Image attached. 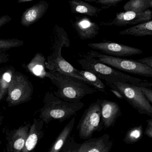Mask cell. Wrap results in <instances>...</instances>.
Masks as SVG:
<instances>
[{
    "label": "cell",
    "instance_id": "obj_1",
    "mask_svg": "<svg viewBox=\"0 0 152 152\" xmlns=\"http://www.w3.org/2000/svg\"><path fill=\"white\" fill-rule=\"evenodd\" d=\"M46 77L57 87V90L54 91V95L67 102L78 103L85 96L97 91L79 79L54 71L47 72Z\"/></svg>",
    "mask_w": 152,
    "mask_h": 152
},
{
    "label": "cell",
    "instance_id": "obj_2",
    "mask_svg": "<svg viewBox=\"0 0 152 152\" xmlns=\"http://www.w3.org/2000/svg\"><path fill=\"white\" fill-rule=\"evenodd\" d=\"M55 31L56 35L52 48L53 52L51 55L48 56L45 62L46 68L49 71H54L77 78L88 85L92 86L91 83L79 74V70L74 67L62 56V48H68L70 46V39L66 31L57 25L55 26Z\"/></svg>",
    "mask_w": 152,
    "mask_h": 152
},
{
    "label": "cell",
    "instance_id": "obj_3",
    "mask_svg": "<svg viewBox=\"0 0 152 152\" xmlns=\"http://www.w3.org/2000/svg\"><path fill=\"white\" fill-rule=\"evenodd\" d=\"M44 105L40 109L39 118L45 124L53 120L60 123L68 120L84 107L83 102L71 103L64 101L48 91L44 96Z\"/></svg>",
    "mask_w": 152,
    "mask_h": 152
},
{
    "label": "cell",
    "instance_id": "obj_4",
    "mask_svg": "<svg viewBox=\"0 0 152 152\" xmlns=\"http://www.w3.org/2000/svg\"><path fill=\"white\" fill-rule=\"evenodd\" d=\"M78 62L83 70L93 73L100 80L105 81L107 84L117 82L136 84L145 80L124 73L100 62L88 54L83 58L78 60Z\"/></svg>",
    "mask_w": 152,
    "mask_h": 152
},
{
    "label": "cell",
    "instance_id": "obj_5",
    "mask_svg": "<svg viewBox=\"0 0 152 152\" xmlns=\"http://www.w3.org/2000/svg\"><path fill=\"white\" fill-rule=\"evenodd\" d=\"M87 54L119 71L145 77H152V68L136 60L108 56L93 50Z\"/></svg>",
    "mask_w": 152,
    "mask_h": 152
},
{
    "label": "cell",
    "instance_id": "obj_6",
    "mask_svg": "<svg viewBox=\"0 0 152 152\" xmlns=\"http://www.w3.org/2000/svg\"><path fill=\"white\" fill-rule=\"evenodd\" d=\"M107 84L111 88L119 91L123 96L124 99L140 114L152 116V104L143 95L139 86L135 83L126 82Z\"/></svg>",
    "mask_w": 152,
    "mask_h": 152
},
{
    "label": "cell",
    "instance_id": "obj_7",
    "mask_svg": "<svg viewBox=\"0 0 152 152\" xmlns=\"http://www.w3.org/2000/svg\"><path fill=\"white\" fill-rule=\"evenodd\" d=\"M34 88L26 76L15 71L8 89L6 101L9 107L18 105L32 99Z\"/></svg>",
    "mask_w": 152,
    "mask_h": 152
},
{
    "label": "cell",
    "instance_id": "obj_8",
    "mask_svg": "<svg viewBox=\"0 0 152 152\" xmlns=\"http://www.w3.org/2000/svg\"><path fill=\"white\" fill-rule=\"evenodd\" d=\"M101 99L91 104L85 110L77 126L80 139L91 137L94 132L101 131L103 125L101 115Z\"/></svg>",
    "mask_w": 152,
    "mask_h": 152
},
{
    "label": "cell",
    "instance_id": "obj_9",
    "mask_svg": "<svg viewBox=\"0 0 152 152\" xmlns=\"http://www.w3.org/2000/svg\"><path fill=\"white\" fill-rule=\"evenodd\" d=\"M82 143L75 140L74 136H70L60 150L61 152H109L113 143L108 134L97 138H89Z\"/></svg>",
    "mask_w": 152,
    "mask_h": 152
},
{
    "label": "cell",
    "instance_id": "obj_10",
    "mask_svg": "<svg viewBox=\"0 0 152 152\" xmlns=\"http://www.w3.org/2000/svg\"><path fill=\"white\" fill-rule=\"evenodd\" d=\"M88 46L93 49L101 51L103 54L113 56L127 57L140 55L141 50L113 42L91 43Z\"/></svg>",
    "mask_w": 152,
    "mask_h": 152
},
{
    "label": "cell",
    "instance_id": "obj_11",
    "mask_svg": "<svg viewBox=\"0 0 152 152\" xmlns=\"http://www.w3.org/2000/svg\"><path fill=\"white\" fill-rule=\"evenodd\" d=\"M31 125V124L29 123L25 125H22L17 129L6 132L7 152H22Z\"/></svg>",
    "mask_w": 152,
    "mask_h": 152
},
{
    "label": "cell",
    "instance_id": "obj_12",
    "mask_svg": "<svg viewBox=\"0 0 152 152\" xmlns=\"http://www.w3.org/2000/svg\"><path fill=\"white\" fill-rule=\"evenodd\" d=\"M101 115L103 127L108 129L115 124L117 118L121 115V107L115 101L101 99Z\"/></svg>",
    "mask_w": 152,
    "mask_h": 152
},
{
    "label": "cell",
    "instance_id": "obj_13",
    "mask_svg": "<svg viewBox=\"0 0 152 152\" xmlns=\"http://www.w3.org/2000/svg\"><path fill=\"white\" fill-rule=\"evenodd\" d=\"M73 27L79 38L82 40L93 39L99 33V26L87 17H76Z\"/></svg>",
    "mask_w": 152,
    "mask_h": 152
},
{
    "label": "cell",
    "instance_id": "obj_14",
    "mask_svg": "<svg viewBox=\"0 0 152 152\" xmlns=\"http://www.w3.org/2000/svg\"><path fill=\"white\" fill-rule=\"evenodd\" d=\"M48 7V3L44 0H42L27 9L21 16V23L22 25L28 27L36 23L44 16Z\"/></svg>",
    "mask_w": 152,
    "mask_h": 152
},
{
    "label": "cell",
    "instance_id": "obj_15",
    "mask_svg": "<svg viewBox=\"0 0 152 152\" xmlns=\"http://www.w3.org/2000/svg\"><path fill=\"white\" fill-rule=\"evenodd\" d=\"M44 122L41 119H34L22 152H30L36 147L39 141L44 136Z\"/></svg>",
    "mask_w": 152,
    "mask_h": 152
},
{
    "label": "cell",
    "instance_id": "obj_16",
    "mask_svg": "<svg viewBox=\"0 0 152 152\" xmlns=\"http://www.w3.org/2000/svg\"><path fill=\"white\" fill-rule=\"evenodd\" d=\"M46 61L45 56L42 53H38L25 67L32 74L43 79L46 77L47 73L45 70Z\"/></svg>",
    "mask_w": 152,
    "mask_h": 152
},
{
    "label": "cell",
    "instance_id": "obj_17",
    "mask_svg": "<svg viewBox=\"0 0 152 152\" xmlns=\"http://www.w3.org/2000/svg\"><path fill=\"white\" fill-rule=\"evenodd\" d=\"M75 115L64 127L49 149V152H59L64 144L71 136L75 124Z\"/></svg>",
    "mask_w": 152,
    "mask_h": 152
},
{
    "label": "cell",
    "instance_id": "obj_18",
    "mask_svg": "<svg viewBox=\"0 0 152 152\" xmlns=\"http://www.w3.org/2000/svg\"><path fill=\"white\" fill-rule=\"evenodd\" d=\"M69 6L71 12L91 17L96 16L100 11L96 7H94L82 0H70Z\"/></svg>",
    "mask_w": 152,
    "mask_h": 152
},
{
    "label": "cell",
    "instance_id": "obj_19",
    "mask_svg": "<svg viewBox=\"0 0 152 152\" xmlns=\"http://www.w3.org/2000/svg\"><path fill=\"white\" fill-rule=\"evenodd\" d=\"M120 35H130L137 37L152 36V21L135 25L119 33Z\"/></svg>",
    "mask_w": 152,
    "mask_h": 152
},
{
    "label": "cell",
    "instance_id": "obj_20",
    "mask_svg": "<svg viewBox=\"0 0 152 152\" xmlns=\"http://www.w3.org/2000/svg\"><path fill=\"white\" fill-rule=\"evenodd\" d=\"M139 14V12L131 10L120 12L116 15V17L113 20L107 23H103L102 25L105 26H126L127 25H129L131 21L135 19L138 15Z\"/></svg>",
    "mask_w": 152,
    "mask_h": 152
},
{
    "label": "cell",
    "instance_id": "obj_21",
    "mask_svg": "<svg viewBox=\"0 0 152 152\" xmlns=\"http://www.w3.org/2000/svg\"><path fill=\"white\" fill-rule=\"evenodd\" d=\"M0 75V100L7 95L9 86L15 70L13 66H9L1 69Z\"/></svg>",
    "mask_w": 152,
    "mask_h": 152
},
{
    "label": "cell",
    "instance_id": "obj_22",
    "mask_svg": "<svg viewBox=\"0 0 152 152\" xmlns=\"http://www.w3.org/2000/svg\"><path fill=\"white\" fill-rule=\"evenodd\" d=\"M152 7V0H129L124 6V11L140 12Z\"/></svg>",
    "mask_w": 152,
    "mask_h": 152
},
{
    "label": "cell",
    "instance_id": "obj_23",
    "mask_svg": "<svg viewBox=\"0 0 152 152\" xmlns=\"http://www.w3.org/2000/svg\"><path fill=\"white\" fill-rule=\"evenodd\" d=\"M143 136V126L140 124L129 129L125 134L123 140L126 144H133L140 140Z\"/></svg>",
    "mask_w": 152,
    "mask_h": 152
},
{
    "label": "cell",
    "instance_id": "obj_24",
    "mask_svg": "<svg viewBox=\"0 0 152 152\" xmlns=\"http://www.w3.org/2000/svg\"><path fill=\"white\" fill-rule=\"evenodd\" d=\"M79 73L81 76L91 83L92 87L95 89H97L101 92H106L104 84L101 80L93 73L85 70H79Z\"/></svg>",
    "mask_w": 152,
    "mask_h": 152
},
{
    "label": "cell",
    "instance_id": "obj_25",
    "mask_svg": "<svg viewBox=\"0 0 152 152\" xmlns=\"http://www.w3.org/2000/svg\"><path fill=\"white\" fill-rule=\"evenodd\" d=\"M24 42L18 39H1L0 50H7L13 48H19L23 46Z\"/></svg>",
    "mask_w": 152,
    "mask_h": 152
},
{
    "label": "cell",
    "instance_id": "obj_26",
    "mask_svg": "<svg viewBox=\"0 0 152 152\" xmlns=\"http://www.w3.org/2000/svg\"><path fill=\"white\" fill-rule=\"evenodd\" d=\"M152 18V12L151 10L148 9L144 11L139 12L138 15L135 19L129 23V25H135L141 23H146L151 21Z\"/></svg>",
    "mask_w": 152,
    "mask_h": 152
},
{
    "label": "cell",
    "instance_id": "obj_27",
    "mask_svg": "<svg viewBox=\"0 0 152 152\" xmlns=\"http://www.w3.org/2000/svg\"><path fill=\"white\" fill-rule=\"evenodd\" d=\"M122 1V0H99L96 2L100 4L102 6V8H107L116 6Z\"/></svg>",
    "mask_w": 152,
    "mask_h": 152
},
{
    "label": "cell",
    "instance_id": "obj_28",
    "mask_svg": "<svg viewBox=\"0 0 152 152\" xmlns=\"http://www.w3.org/2000/svg\"><path fill=\"white\" fill-rule=\"evenodd\" d=\"M140 89L143 95L150 104H152V90L151 88L144 86H140Z\"/></svg>",
    "mask_w": 152,
    "mask_h": 152
},
{
    "label": "cell",
    "instance_id": "obj_29",
    "mask_svg": "<svg viewBox=\"0 0 152 152\" xmlns=\"http://www.w3.org/2000/svg\"><path fill=\"white\" fill-rule=\"evenodd\" d=\"M147 126L145 132V134L150 138H152V118L146 121Z\"/></svg>",
    "mask_w": 152,
    "mask_h": 152
},
{
    "label": "cell",
    "instance_id": "obj_30",
    "mask_svg": "<svg viewBox=\"0 0 152 152\" xmlns=\"http://www.w3.org/2000/svg\"><path fill=\"white\" fill-rule=\"evenodd\" d=\"M9 61V56L5 50H0V65Z\"/></svg>",
    "mask_w": 152,
    "mask_h": 152
},
{
    "label": "cell",
    "instance_id": "obj_31",
    "mask_svg": "<svg viewBox=\"0 0 152 152\" xmlns=\"http://www.w3.org/2000/svg\"><path fill=\"white\" fill-rule=\"evenodd\" d=\"M136 61L143 64L146 65L152 68V57H148L141 59H137Z\"/></svg>",
    "mask_w": 152,
    "mask_h": 152
},
{
    "label": "cell",
    "instance_id": "obj_32",
    "mask_svg": "<svg viewBox=\"0 0 152 152\" xmlns=\"http://www.w3.org/2000/svg\"><path fill=\"white\" fill-rule=\"evenodd\" d=\"M11 20L12 18L8 15H5L0 17V28L7 23H9Z\"/></svg>",
    "mask_w": 152,
    "mask_h": 152
},
{
    "label": "cell",
    "instance_id": "obj_33",
    "mask_svg": "<svg viewBox=\"0 0 152 152\" xmlns=\"http://www.w3.org/2000/svg\"><path fill=\"white\" fill-rule=\"evenodd\" d=\"M110 90L111 92H113V93L114 94L115 96L116 97L118 98L119 99H124L123 96L122 95V94H121L119 91H118L116 90L113 89H111Z\"/></svg>",
    "mask_w": 152,
    "mask_h": 152
},
{
    "label": "cell",
    "instance_id": "obj_34",
    "mask_svg": "<svg viewBox=\"0 0 152 152\" xmlns=\"http://www.w3.org/2000/svg\"><path fill=\"white\" fill-rule=\"evenodd\" d=\"M33 0H18V3H24V2H29V1H31Z\"/></svg>",
    "mask_w": 152,
    "mask_h": 152
},
{
    "label": "cell",
    "instance_id": "obj_35",
    "mask_svg": "<svg viewBox=\"0 0 152 152\" xmlns=\"http://www.w3.org/2000/svg\"><path fill=\"white\" fill-rule=\"evenodd\" d=\"M3 119H4V117L1 115V114L0 113V126L1 125L3 122Z\"/></svg>",
    "mask_w": 152,
    "mask_h": 152
},
{
    "label": "cell",
    "instance_id": "obj_36",
    "mask_svg": "<svg viewBox=\"0 0 152 152\" xmlns=\"http://www.w3.org/2000/svg\"><path fill=\"white\" fill-rule=\"evenodd\" d=\"M85 1H88V2H93V1H99V0H84Z\"/></svg>",
    "mask_w": 152,
    "mask_h": 152
},
{
    "label": "cell",
    "instance_id": "obj_37",
    "mask_svg": "<svg viewBox=\"0 0 152 152\" xmlns=\"http://www.w3.org/2000/svg\"><path fill=\"white\" fill-rule=\"evenodd\" d=\"M0 71H1V73H0V75H1V70H0ZM0 101H1V100H0Z\"/></svg>",
    "mask_w": 152,
    "mask_h": 152
},
{
    "label": "cell",
    "instance_id": "obj_38",
    "mask_svg": "<svg viewBox=\"0 0 152 152\" xmlns=\"http://www.w3.org/2000/svg\"><path fill=\"white\" fill-rule=\"evenodd\" d=\"M0 73H1V71H0Z\"/></svg>",
    "mask_w": 152,
    "mask_h": 152
}]
</instances>
